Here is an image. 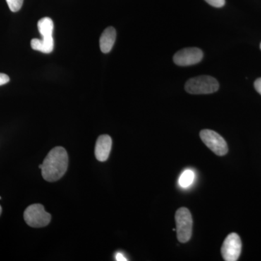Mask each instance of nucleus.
I'll return each instance as SVG.
<instances>
[{
    "instance_id": "1",
    "label": "nucleus",
    "mask_w": 261,
    "mask_h": 261,
    "mask_svg": "<svg viewBox=\"0 0 261 261\" xmlns=\"http://www.w3.org/2000/svg\"><path fill=\"white\" fill-rule=\"evenodd\" d=\"M68 156L66 150L62 147H56L51 149L46 156L39 168L44 180L55 182L64 176L68 169Z\"/></svg>"
},
{
    "instance_id": "2",
    "label": "nucleus",
    "mask_w": 261,
    "mask_h": 261,
    "mask_svg": "<svg viewBox=\"0 0 261 261\" xmlns=\"http://www.w3.org/2000/svg\"><path fill=\"white\" fill-rule=\"evenodd\" d=\"M37 25L39 33L42 36V39H33L31 42V47L34 50L49 54L53 51L54 48L53 37L54 23L51 18L45 17L39 20Z\"/></svg>"
},
{
    "instance_id": "3",
    "label": "nucleus",
    "mask_w": 261,
    "mask_h": 261,
    "mask_svg": "<svg viewBox=\"0 0 261 261\" xmlns=\"http://www.w3.org/2000/svg\"><path fill=\"white\" fill-rule=\"evenodd\" d=\"M219 89V82L210 75H200L190 79L185 84L187 92L192 94H212Z\"/></svg>"
},
{
    "instance_id": "4",
    "label": "nucleus",
    "mask_w": 261,
    "mask_h": 261,
    "mask_svg": "<svg viewBox=\"0 0 261 261\" xmlns=\"http://www.w3.org/2000/svg\"><path fill=\"white\" fill-rule=\"evenodd\" d=\"M175 219L178 241L186 243L192 238L193 221L191 213L186 207H181L176 211Z\"/></svg>"
},
{
    "instance_id": "5",
    "label": "nucleus",
    "mask_w": 261,
    "mask_h": 261,
    "mask_svg": "<svg viewBox=\"0 0 261 261\" xmlns=\"http://www.w3.org/2000/svg\"><path fill=\"white\" fill-rule=\"evenodd\" d=\"M23 217L27 224L34 228L44 227L51 221V215L46 212L41 204L29 206L24 212Z\"/></svg>"
},
{
    "instance_id": "6",
    "label": "nucleus",
    "mask_w": 261,
    "mask_h": 261,
    "mask_svg": "<svg viewBox=\"0 0 261 261\" xmlns=\"http://www.w3.org/2000/svg\"><path fill=\"white\" fill-rule=\"evenodd\" d=\"M200 137L203 143L215 154L223 156L227 153V143L217 132L210 129L202 130Z\"/></svg>"
},
{
    "instance_id": "7",
    "label": "nucleus",
    "mask_w": 261,
    "mask_h": 261,
    "mask_svg": "<svg viewBox=\"0 0 261 261\" xmlns=\"http://www.w3.org/2000/svg\"><path fill=\"white\" fill-rule=\"evenodd\" d=\"M241 251L242 241L240 236L236 233L228 234L221 247V255L224 260L237 261L240 256Z\"/></svg>"
},
{
    "instance_id": "8",
    "label": "nucleus",
    "mask_w": 261,
    "mask_h": 261,
    "mask_svg": "<svg viewBox=\"0 0 261 261\" xmlns=\"http://www.w3.org/2000/svg\"><path fill=\"white\" fill-rule=\"evenodd\" d=\"M202 58L203 53L201 49L197 47H188L177 51L173 56V62L179 66H190L200 63Z\"/></svg>"
},
{
    "instance_id": "9",
    "label": "nucleus",
    "mask_w": 261,
    "mask_h": 261,
    "mask_svg": "<svg viewBox=\"0 0 261 261\" xmlns=\"http://www.w3.org/2000/svg\"><path fill=\"white\" fill-rule=\"evenodd\" d=\"M112 148V139L109 135L99 136L96 142L95 157L100 162L107 161Z\"/></svg>"
},
{
    "instance_id": "10",
    "label": "nucleus",
    "mask_w": 261,
    "mask_h": 261,
    "mask_svg": "<svg viewBox=\"0 0 261 261\" xmlns=\"http://www.w3.org/2000/svg\"><path fill=\"white\" fill-rule=\"evenodd\" d=\"M116 39V29L108 27L102 32L99 39V47L103 53H108L112 50Z\"/></svg>"
},
{
    "instance_id": "11",
    "label": "nucleus",
    "mask_w": 261,
    "mask_h": 261,
    "mask_svg": "<svg viewBox=\"0 0 261 261\" xmlns=\"http://www.w3.org/2000/svg\"><path fill=\"white\" fill-rule=\"evenodd\" d=\"M195 174L192 170L187 169L184 171L178 179V185L181 188L186 189L191 186L195 180Z\"/></svg>"
},
{
    "instance_id": "12",
    "label": "nucleus",
    "mask_w": 261,
    "mask_h": 261,
    "mask_svg": "<svg viewBox=\"0 0 261 261\" xmlns=\"http://www.w3.org/2000/svg\"><path fill=\"white\" fill-rule=\"evenodd\" d=\"M8 7L12 12H18L23 5V0H6Z\"/></svg>"
},
{
    "instance_id": "13",
    "label": "nucleus",
    "mask_w": 261,
    "mask_h": 261,
    "mask_svg": "<svg viewBox=\"0 0 261 261\" xmlns=\"http://www.w3.org/2000/svg\"><path fill=\"white\" fill-rule=\"evenodd\" d=\"M205 1L207 4L216 8H222L226 3V0H205Z\"/></svg>"
},
{
    "instance_id": "14",
    "label": "nucleus",
    "mask_w": 261,
    "mask_h": 261,
    "mask_svg": "<svg viewBox=\"0 0 261 261\" xmlns=\"http://www.w3.org/2000/svg\"><path fill=\"white\" fill-rule=\"evenodd\" d=\"M10 82V77L5 73H0V86L4 85Z\"/></svg>"
},
{
    "instance_id": "15",
    "label": "nucleus",
    "mask_w": 261,
    "mask_h": 261,
    "mask_svg": "<svg viewBox=\"0 0 261 261\" xmlns=\"http://www.w3.org/2000/svg\"><path fill=\"white\" fill-rule=\"evenodd\" d=\"M254 87H255V90L261 94V78L257 79L254 83Z\"/></svg>"
},
{
    "instance_id": "16",
    "label": "nucleus",
    "mask_w": 261,
    "mask_h": 261,
    "mask_svg": "<svg viewBox=\"0 0 261 261\" xmlns=\"http://www.w3.org/2000/svg\"><path fill=\"white\" fill-rule=\"evenodd\" d=\"M116 260L117 261H126L128 259L126 258L121 252H117L116 255Z\"/></svg>"
},
{
    "instance_id": "17",
    "label": "nucleus",
    "mask_w": 261,
    "mask_h": 261,
    "mask_svg": "<svg viewBox=\"0 0 261 261\" xmlns=\"http://www.w3.org/2000/svg\"><path fill=\"white\" fill-rule=\"evenodd\" d=\"M1 214H2V207H1V206H0V216H1Z\"/></svg>"
},
{
    "instance_id": "18",
    "label": "nucleus",
    "mask_w": 261,
    "mask_h": 261,
    "mask_svg": "<svg viewBox=\"0 0 261 261\" xmlns=\"http://www.w3.org/2000/svg\"><path fill=\"white\" fill-rule=\"evenodd\" d=\"M260 49H261V43H260Z\"/></svg>"
}]
</instances>
